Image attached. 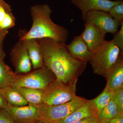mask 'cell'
<instances>
[{"label": "cell", "instance_id": "obj_30", "mask_svg": "<svg viewBox=\"0 0 123 123\" xmlns=\"http://www.w3.org/2000/svg\"><path fill=\"white\" fill-rule=\"evenodd\" d=\"M49 123L48 122H47V121H45V120H43L41 119L39 120H38V121H36V122H35V123Z\"/></svg>", "mask_w": 123, "mask_h": 123}, {"label": "cell", "instance_id": "obj_8", "mask_svg": "<svg viewBox=\"0 0 123 123\" xmlns=\"http://www.w3.org/2000/svg\"><path fill=\"white\" fill-rule=\"evenodd\" d=\"M12 64L17 74H24L31 72L32 64L23 41L19 40L11 49L10 54Z\"/></svg>", "mask_w": 123, "mask_h": 123}, {"label": "cell", "instance_id": "obj_17", "mask_svg": "<svg viewBox=\"0 0 123 123\" xmlns=\"http://www.w3.org/2000/svg\"><path fill=\"white\" fill-rule=\"evenodd\" d=\"M17 88L28 104L37 105L43 104L44 90L25 87Z\"/></svg>", "mask_w": 123, "mask_h": 123}, {"label": "cell", "instance_id": "obj_3", "mask_svg": "<svg viewBox=\"0 0 123 123\" xmlns=\"http://www.w3.org/2000/svg\"><path fill=\"white\" fill-rule=\"evenodd\" d=\"M123 52L113 40L107 41L93 53L89 62L95 74L106 79L108 74Z\"/></svg>", "mask_w": 123, "mask_h": 123}, {"label": "cell", "instance_id": "obj_18", "mask_svg": "<svg viewBox=\"0 0 123 123\" xmlns=\"http://www.w3.org/2000/svg\"><path fill=\"white\" fill-rule=\"evenodd\" d=\"M17 75L6 64L4 59H0V89L11 86Z\"/></svg>", "mask_w": 123, "mask_h": 123}, {"label": "cell", "instance_id": "obj_5", "mask_svg": "<svg viewBox=\"0 0 123 123\" xmlns=\"http://www.w3.org/2000/svg\"><path fill=\"white\" fill-rule=\"evenodd\" d=\"M78 79L70 83L65 84L56 79L43 91V104L59 105L68 102L76 97Z\"/></svg>", "mask_w": 123, "mask_h": 123}, {"label": "cell", "instance_id": "obj_1", "mask_svg": "<svg viewBox=\"0 0 123 123\" xmlns=\"http://www.w3.org/2000/svg\"><path fill=\"white\" fill-rule=\"evenodd\" d=\"M40 46L43 64L65 84L70 83L81 75L87 62L74 58L66 44L51 38L37 39Z\"/></svg>", "mask_w": 123, "mask_h": 123}, {"label": "cell", "instance_id": "obj_9", "mask_svg": "<svg viewBox=\"0 0 123 123\" xmlns=\"http://www.w3.org/2000/svg\"><path fill=\"white\" fill-rule=\"evenodd\" d=\"M4 110L15 123H33L41 119L36 105L19 106L8 104Z\"/></svg>", "mask_w": 123, "mask_h": 123}, {"label": "cell", "instance_id": "obj_23", "mask_svg": "<svg viewBox=\"0 0 123 123\" xmlns=\"http://www.w3.org/2000/svg\"><path fill=\"white\" fill-rule=\"evenodd\" d=\"M120 28L115 34L112 40L115 44L120 49L121 51H123V22L120 24Z\"/></svg>", "mask_w": 123, "mask_h": 123}, {"label": "cell", "instance_id": "obj_28", "mask_svg": "<svg viewBox=\"0 0 123 123\" xmlns=\"http://www.w3.org/2000/svg\"><path fill=\"white\" fill-rule=\"evenodd\" d=\"M97 117H92L83 119L79 121H77L73 123H90L92 120L97 118Z\"/></svg>", "mask_w": 123, "mask_h": 123}, {"label": "cell", "instance_id": "obj_22", "mask_svg": "<svg viewBox=\"0 0 123 123\" xmlns=\"http://www.w3.org/2000/svg\"><path fill=\"white\" fill-rule=\"evenodd\" d=\"M112 98L118 108L119 114L123 113V87L115 91Z\"/></svg>", "mask_w": 123, "mask_h": 123}, {"label": "cell", "instance_id": "obj_25", "mask_svg": "<svg viewBox=\"0 0 123 123\" xmlns=\"http://www.w3.org/2000/svg\"><path fill=\"white\" fill-rule=\"evenodd\" d=\"M8 33V30L0 31V59H4L5 56L3 50V42L5 37Z\"/></svg>", "mask_w": 123, "mask_h": 123}, {"label": "cell", "instance_id": "obj_6", "mask_svg": "<svg viewBox=\"0 0 123 123\" xmlns=\"http://www.w3.org/2000/svg\"><path fill=\"white\" fill-rule=\"evenodd\" d=\"M56 79L53 73L44 66L25 74H17L11 86L44 90Z\"/></svg>", "mask_w": 123, "mask_h": 123}, {"label": "cell", "instance_id": "obj_11", "mask_svg": "<svg viewBox=\"0 0 123 123\" xmlns=\"http://www.w3.org/2000/svg\"><path fill=\"white\" fill-rule=\"evenodd\" d=\"M72 3L81 11L82 14L92 10H99L108 12L119 0H71Z\"/></svg>", "mask_w": 123, "mask_h": 123}, {"label": "cell", "instance_id": "obj_31", "mask_svg": "<svg viewBox=\"0 0 123 123\" xmlns=\"http://www.w3.org/2000/svg\"><path fill=\"white\" fill-rule=\"evenodd\" d=\"M90 123H100V121L98 120V118H97L93 120H92V121H91V122H90Z\"/></svg>", "mask_w": 123, "mask_h": 123}, {"label": "cell", "instance_id": "obj_10", "mask_svg": "<svg viewBox=\"0 0 123 123\" xmlns=\"http://www.w3.org/2000/svg\"><path fill=\"white\" fill-rule=\"evenodd\" d=\"M85 26L80 36L92 53H94L106 42V33L91 23L86 22Z\"/></svg>", "mask_w": 123, "mask_h": 123}, {"label": "cell", "instance_id": "obj_20", "mask_svg": "<svg viewBox=\"0 0 123 123\" xmlns=\"http://www.w3.org/2000/svg\"><path fill=\"white\" fill-rule=\"evenodd\" d=\"M114 92L105 87L103 91L94 99L90 100L95 106L99 112L104 108L112 99Z\"/></svg>", "mask_w": 123, "mask_h": 123}, {"label": "cell", "instance_id": "obj_24", "mask_svg": "<svg viewBox=\"0 0 123 123\" xmlns=\"http://www.w3.org/2000/svg\"><path fill=\"white\" fill-rule=\"evenodd\" d=\"M0 123H15L5 110L0 109Z\"/></svg>", "mask_w": 123, "mask_h": 123}, {"label": "cell", "instance_id": "obj_27", "mask_svg": "<svg viewBox=\"0 0 123 123\" xmlns=\"http://www.w3.org/2000/svg\"><path fill=\"white\" fill-rule=\"evenodd\" d=\"M8 104L0 91V109L4 110L7 107Z\"/></svg>", "mask_w": 123, "mask_h": 123}, {"label": "cell", "instance_id": "obj_13", "mask_svg": "<svg viewBox=\"0 0 123 123\" xmlns=\"http://www.w3.org/2000/svg\"><path fill=\"white\" fill-rule=\"evenodd\" d=\"M67 47L74 58L81 61L88 62L93 55V53L80 35L76 36Z\"/></svg>", "mask_w": 123, "mask_h": 123}, {"label": "cell", "instance_id": "obj_21", "mask_svg": "<svg viewBox=\"0 0 123 123\" xmlns=\"http://www.w3.org/2000/svg\"><path fill=\"white\" fill-rule=\"evenodd\" d=\"M108 13L120 24L123 22V0H119V2L110 9Z\"/></svg>", "mask_w": 123, "mask_h": 123}, {"label": "cell", "instance_id": "obj_2", "mask_svg": "<svg viewBox=\"0 0 123 123\" xmlns=\"http://www.w3.org/2000/svg\"><path fill=\"white\" fill-rule=\"evenodd\" d=\"M33 24L28 31L20 33L19 40L51 38L65 44L68 37V30L55 23L52 20V10L46 4L36 5L31 7Z\"/></svg>", "mask_w": 123, "mask_h": 123}, {"label": "cell", "instance_id": "obj_4", "mask_svg": "<svg viewBox=\"0 0 123 123\" xmlns=\"http://www.w3.org/2000/svg\"><path fill=\"white\" fill-rule=\"evenodd\" d=\"M88 100L76 96L71 101L59 105H50L42 104L36 106L41 119L49 123H55L66 118Z\"/></svg>", "mask_w": 123, "mask_h": 123}, {"label": "cell", "instance_id": "obj_7", "mask_svg": "<svg viewBox=\"0 0 123 123\" xmlns=\"http://www.w3.org/2000/svg\"><path fill=\"white\" fill-rule=\"evenodd\" d=\"M86 22L92 23L106 33L115 34L118 31L120 23L104 11L92 10L82 14Z\"/></svg>", "mask_w": 123, "mask_h": 123}, {"label": "cell", "instance_id": "obj_12", "mask_svg": "<svg viewBox=\"0 0 123 123\" xmlns=\"http://www.w3.org/2000/svg\"><path fill=\"white\" fill-rule=\"evenodd\" d=\"M98 110L90 100L88 101L66 118L55 123H73L83 119L98 117Z\"/></svg>", "mask_w": 123, "mask_h": 123}, {"label": "cell", "instance_id": "obj_26", "mask_svg": "<svg viewBox=\"0 0 123 123\" xmlns=\"http://www.w3.org/2000/svg\"><path fill=\"white\" fill-rule=\"evenodd\" d=\"M105 123H123V113L119 114L116 117Z\"/></svg>", "mask_w": 123, "mask_h": 123}, {"label": "cell", "instance_id": "obj_14", "mask_svg": "<svg viewBox=\"0 0 123 123\" xmlns=\"http://www.w3.org/2000/svg\"><path fill=\"white\" fill-rule=\"evenodd\" d=\"M106 79L107 82L105 87L110 90L114 92L123 87V52L110 70Z\"/></svg>", "mask_w": 123, "mask_h": 123}, {"label": "cell", "instance_id": "obj_15", "mask_svg": "<svg viewBox=\"0 0 123 123\" xmlns=\"http://www.w3.org/2000/svg\"><path fill=\"white\" fill-rule=\"evenodd\" d=\"M24 42L34 70L44 66L40 46L37 40L30 39L22 40Z\"/></svg>", "mask_w": 123, "mask_h": 123}, {"label": "cell", "instance_id": "obj_16", "mask_svg": "<svg viewBox=\"0 0 123 123\" xmlns=\"http://www.w3.org/2000/svg\"><path fill=\"white\" fill-rule=\"evenodd\" d=\"M0 91L9 105L20 106L28 104L16 87L8 86L0 89Z\"/></svg>", "mask_w": 123, "mask_h": 123}, {"label": "cell", "instance_id": "obj_19", "mask_svg": "<svg viewBox=\"0 0 123 123\" xmlns=\"http://www.w3.org/2000/svg\"><path fill=\"white\" fill-rule=\"evenodd\" d=\"M118 115V108L112 98L107 105L98 113L97 118L101 123H105Z\"/></svg>", "mask_w": 123, "mask_h": 123}, {"label": "cell", "instance_id": "obj_29", "mask_svg": "<svg viewBox=\"0 0 123 123\" xmlns=\"http://www.w3.org/2000/svg\"><path fill=\"white\" fill-rule=\"evenodd\" d=\"M0 6H4L7 8H11L9 5L6 2H5L4 0H0Z\"/></svg>", "mask_w": 123, "mask_h": 123}]
</instances>
